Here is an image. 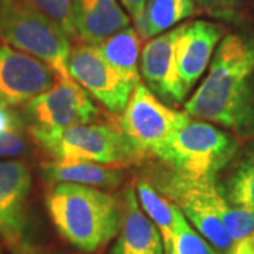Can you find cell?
Returning a JSON list of instances; mask_svg holds the SVG:
<instances>
[{
  "label": "cell",
  "instance_id": "6",
  "mask_svg": "<svg viewBox=\"0 0 254 254\" xmlns=\"http://www.w3.org/2000/svg\"><path fill=\"white\" fill-rule=\"evenodd\" d=\"M237 147L236 138L226 131L187 116L157 158L174 173L209 178L235 157Z\"/></svg>",
  "mask_w": 254,
  "mask_h": 254
},
{
  "label": "cell",
  "instance_id": "25",
  "mask_svg": "<svg viewBox=\"0 0 254 254\" xmlns=\"http://www.w3.org/2000/svg\"><path fill=\"white\" fill-rule=\"evenodd\" d=\"M145 1L147 0H120V3L125 6L130 18L134 21L136 30L140 36L143 34V28H144Z\"/></svg>",
  "mask_w": 254,
  "mask_h": 254
},
{
  "label": "cell",
  "instance_id": "11",
  "mask_svg": "<svg viewBox=\"0 0 254 254\" xmlns=\"http://www.w3.org/2000/svg\"><path fill=\"white\" fill-rule=\"evenodd\" d=\"M180 28L175 27L147 41L140 54V73L147 88L165 103L181 105L188 91L185 89L177 66L175 44Z\"/></svg>",
  "mask_w": 254,
  "mask_h": 254
},
{
  "label": "cell",
  "instance_id": "28",
  "mask_svg": "<svg viewBox=\"0 0 254 254\" xmlns=\"http://www.w3.org/2000/svg\"><path fill=\"white\" fill-rule=\"evenodd\" d=\"M0 235H3V227H1V223H0Z\"/></svg>",
  "mask_w": 254,
  "mask_h": 254
},
{
  "label": "cell",
  "instance_id": "24",
  "mask_svg": "<svg viewBox=\"0 0 254 254\" xmlns=\"http://www.w3.org/2000/svg\"><path fill=\"white\" fill-rule=\"evenodd\" d=\"M27 151L23 127L6 131L0 136V157H18Z\"/></svg>",
  "mask_w": 254,
  "mask_h": 254
},
{
  "label": "cell",
  "instance_id": "4",
  "mask_svg": "<svg viewBox=\"0 0 254 254\" xmlns=\"http://www.w3.org/2000/svg\"><path fill=\"white\" fill-rule=\"evenodd\" d=\"M30 134L36 144L58 163H92L123 168L144 158L119 127L109 125L30 127Z\"/></svg>",
  "mask_w": 254,
  "mask_h": 254
},
{
  "label": "cell",
  "instance_id": "14",
  "mask_svg": "<svg viewBox=\"0 0 254 254\" xmlns=\"http://www.w3.org/2000/svg\"><path fill=\"white\" fill-rule=\"evenodd\" d=\"M76 37L85 44L98 46L108 37L130 27L131 18L118 0H71Z\"/></svg>",
  "mask_w": 254,
  "mask_h": 254
},
{
  "label": "cell",
  "instance_id": "17",
  "mask_svg": "<svg viewBox=\"0 0 254 254\" xmlns=\"http://www.w3.org/2000/svg\"><path fill=\"white\" fill-rule=\"evenodd\" d=\"M143 38L136 27H127L116 34L108 37L96 46L99 54L110 66L118 71L125 79L138 85L141 79L140 73V48Z\"/></svg>",
  "mask_w": 254,
  "mask_h": 254
},
{
  "label": "cell",
  "instance_id": "8",
  "mask_svg": "<svg viewBox=\"0 0 254 254\" xmlns=\"http://www.w3.org/2000/svg\"><path fill=\"white\" fill-rule=\"evenodd\" d=\"M68 72L112 113H122L137 85L125 79L99 54L96 46L76 44L71 48Z\"/></svg>",
  "mask_w": 254,
  "mask_h": 254
},
{
  "label": "cell",
  "instance_id": "12",
  "mask_svg": "<svg viewBox=\"0 0 254 254\" xmlns=\"http://www.w3.org/2000/svg\"><path fill=\"white\" fill-rule=\"evenodd\" d=\"M178 28L175 44L177 66L185 89L190 92L208 68L213 50L223 36V27L216 23L195 20Z\"/></svg>",
  "mask_w": 254,
  "mask_h": 254
},
{
  "label": "cell",
  "instance_id": "26",
  "mask_svg": "<svg viewBox=\"0 0 254 254\" xmlns=\"http://www.w3.org/2000/svg\"><path fill=\"white\" fill-rule=\"evenodd\" d=\"M23 127V120L14 110L0 105V136L6 131Z\"/></svg>",
  "mask_w": 254,
  "mask_h": 254
},
{
  "label": "cell",
  "instance_id": "23",
  "mask_svg": "<svg viewBox=\"0 0 254 254\" xmlns=\"http://www.w3.org/2000/svg\"><path fill=\"white\" fill-rule=\"evenodd\" d=\"M243 0H195L196 6L210 17L235 20Z\"/></svg>",
  "mask_w": 254,
  "mask_h": 254
},
{
  "label": "cell",
  "instance_id": "3",
  "mask_svg": "<svg viewBox=\"0 0 254 254\" xmlns=\"http://www.w3.org/2000/svg\"><path fill=\"white\" fill-rule=\"evenodd\" d=\"M58 233L83 253H96L118 236L125 205L109 192L79 184H57L47 193Z\"/></svg>",
  "mask_w": 254,
  "mask_h": 254
},
{
  "label": "cell",
  "instance_id": "15",
  "mask_svg": "<svg viewBox=\"0 0 254 254\" xmlns=\"http://www.w3.org/2000/svg\"><path fill=\"white\" fill-rule=\"evenodd\" d=\"M118 240L110 254H165L160 230L143 213L134 187H127Z\"/></svg>",
  "mask_w": 254,
  "mask_h": 254
},
{
  "label": "cell",
  "instance_id": "22",
  "mask_svg": "<svg viewBox=\"0 0 254 254\" xmlns=\"http://www.w3.org/2000/svg\"><path fill=\"white\" fill-rule=\"evenodd\" d=\"M30 1H33L38 9L43 10L55 23H58L68 34V37L78 38L73 27L71 0H30Z\"/></svg>",
  "mask_w": 254,
  "mask_h": 254
},
{
  "label": "cell",
  "instance_id": "13",
  "mask_svg": "<svg viewBox=\"0 0 254 254\" xmlns=\"http://www.w3.org/2000/svg\"><path fill=\"white\" fill-rule=\"evenodd\" d=\"M31 174L21 161H0V223L10 245L20 246L26 227Z\"/></svg>",
  "mask_w": 254,
  "mask_h": 254
},
{
  "label": "cell",
  "instance_id": "29",
  "mask_svg": "<svg viewBox=\"0 0 254 254\" xmlns=\"http://www.w3.org/2000/svg\"><path fill=\"white\" fill-rule=\"evenodd\" d=\"M0 254H1V249H0Z\"/></svg>",
  "mask_w": 254,
  "mask_h": 254
},
{
  "label": "cell",
  "instance_id": "27",
  "mask_svg": "<svg viewBox=\"0 0 254 254\" xmlns=\"http://www.w3.org/2000/svg\"><path fill=\"white\" fill-rule=\"evenodd\" d=\"M230 254H254V232L237 242Z\"/></svg>",
  "mask_w": 254,
  "mask_h": 254
},
{
  "label": "cell",
  "instance_id": "1",
  "mask_svg": "<svg viewBox=\"0 0 254 254\" xmlns=\"http://www.w3.org/2000/svg\"><path fill=\"white\" fill-rule=\"evenodd\" d=\"M254 46L229 34L219 44L209 72L184 112L193 119L215 122L240 134L254 131Z\"/></svg>",
  "mask_w": 254,
  "mask_h": 254
},
{
  "label": "cell",
  "instance_id": "18",
  "mask_svg": "<svg viewBox=\"0 0 254 254\" xmlns=\"http://www.w3.org/2000/svg\"><path fill=\"white\" fill-rule=\"evenodd\" d=\"M136 192L138 202L141 208L144 209L145 215L158 227L163 236L164 249L167 250V247L173 240L180 220L184 218V213L174 202L163 196L160 192H157L154 187L145 180L137 181Z\"/></svg>",
  "mask_w": 254,
  "mask_h": 254
},
{
  "label": "cell",
  "instance_id": "5",
  "mask_svg": "<svg viewBox=\"0 0 254 254\" xmlns=\"http://www.w3.org/2000/svg\"><path fill=\"white\" fill-rule=\"evenodd\" d=\"M0 43L47 64L61 81H73L68 72L69 37L33 1L0 0Z\"/></svg>",
  "mask_w": 254,
  "mask_h": 254
},
{
  "label": "cell",
  "instance_id": "10",
  "mask_svg": "<svg viewBox=\"0 0 254 254\" xmlns=\"http://www.w3.org/2000/svg\"><path fill=\"white\" fill-rule=\"evenodd\" d=\"M58 81L60 76L47 64L0 43V105H26Z\"/></svg>",
  "mask_w": 254,
  "mask_h": 254
},
{
  "label": "cell",
  "instance_id": "19",
  "mask_svg": "<svg viewBox=\"0 0 254 254\" xmlns=\"http://www.w3.org/2000/svg\"><path fill=\"white\" fill-rule=\"evenodd\" d=\"M196 11L195 0H147L143 41L173 30L180 21L195 16Z\"/></svg>",
  "mask_w": 254,
  "mask_h": 254
},
{
  "label": "cell",
  "instance_id": "2",
  "mask_svg": "<svg viewBox=\"0 0 254 254\" xmlns=\"http://www.w3.org/2000/svg\"><path fill=\"white\" fill-rule=\"evenodd\" d=\"M165 198L174 202L220 254H230L233 246L254 232V216L227 202L216 177L192 178L173 173L160 178Z\"/></svg>",
  "mask_w": 254,
  "mask_h": 254
},
{
  "label": "cell",
  "instance_id": "21",
  "mask_svg": "<svg viewBox=\"0 0 254 254\" xmlns=\"http://www.w3.org/2000/svg\"><path fill=\"white\" fill-rule=\"evenodd\" d=\"M165 254H220L209 243L205 237H202L190 226L187 218L180 220L178 227L174 233L173 240L167 247Z\"/></svg>",
  "mask_w": 254,
  "mask_h": 254
},
{
  "label": "cell",
  "instance_id": "7",
  "mask_svg": "<svg viewBox=\"0 0 254 254\" xmlns=\"http://www.w3.org/2000/svg\"><path fill=\"white\" fill-rule=\"evenodd\" d=\"M187 116L170 109L140 82L119 116L118 127L144 157H158Z\"/></svg>",
  "mask_w": 254,
  "mask_h": 254
},
{
  "label": "cell",
  "instance_id": "16",
  "mask_svg": "<svg viewBox=\"0 0 254 254\" xmlns=\"http://www.w3.org/2000/svg\"><path fill=\"white\" fill-rule=\"evenodd\" d=\"M43 173L51 184H79L95 188H116L123 181L122 171L116 167L92 163H58L43 165Z\"/></svg>",
  "mask_w": 254,
  "mask_h": 254
},
{
  "label": "cell",
  "instance_id": "9",
  "mask_svg": "<svg viewBox=\"0 0 254 254\" xmlns=\"http://www.w3.org/2000/svg\"><path fill=\"white\" fill-rule=\"evenodd\" d=\"M24 112L30 127L40 128L86 125L99 116L98 106L79 83L61 79L50 91L26 103Z\"/></svg>",
  "mask_w": 254,
  "mask_h": 254
},
{
  "label": "cell",
  "instance_id": "20",
  "mask_svg": "<svg viewBox=\"0 0 254 254\" xmlns=\"http://www.w3.org/2000/svg\"><path fill=\"white\" fill-rule=\"evenodd\" d=\"M229 202L254 216V144L247 150L227 182Z\"/></svg>",
  "mask_w": 254,
  "mask_h": 254
}]
</instances>
